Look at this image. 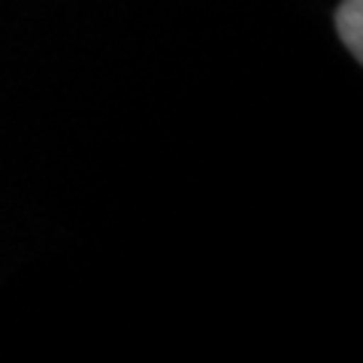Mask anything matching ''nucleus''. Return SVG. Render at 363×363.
Listing matches in <instances>:
<instances>
[{"label":"nucleus","mask_w":363,"mask_h":363,"mask_svg":"<svg viewBox=\"0 0 363 363\" xmlns=\"http://www.w3.org/2000/svg\"><path fill=\"white\" fill-rule=\"evenodd\" d=\"M333 25L354 61H363V0H342L333 13Z\"/></svg>","instance_id":"1"}]
</instances>
